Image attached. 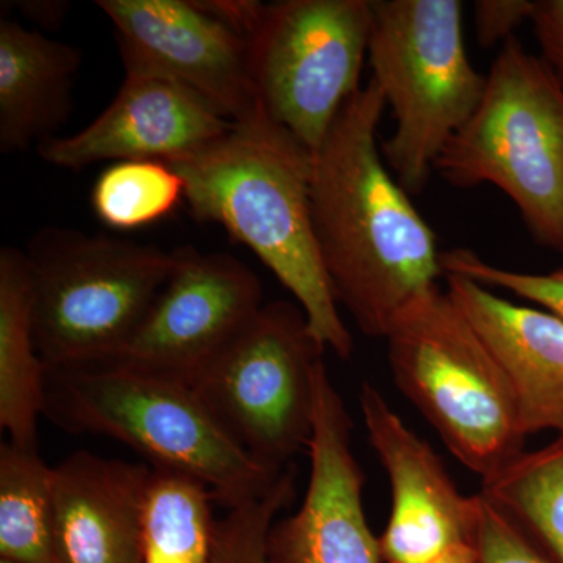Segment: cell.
I'll return each mask as SVG.
<instances>
[{
    "label": "cell",
    "instance_id": "1",
    "mask_svg": "<svg viewBox=\"0 0 563 563\" xmlns=\"http://www.w3.org/2000/svg\"><path fill=\"white\" fill-rule=\"evenodd\" d=\"M385 107L374 79L352 96L313 152L310 191L314 243L333 296L373 339H385L444 276L435 232L377 143Z\"/></svg>",
    "mask_w": 563,
    "mask_h": 563
},
{
    "label": "cell",
    "instance_id": "2",
    "mask_svg": "<svg viewBox=\"0 0 563 563\" xmlns=\"http://www.w3.org/2000/svg\"><path fill=\"white\" fill-rule=\"evenodd\" d=\"M192 220L221 225L295 296L314 339L342 361L354 340L322 266L312 225L313 152L261 107L224 136L168 163Z\"/></svg>",
    "mask_w": 563,
    "mask_h": 563
},
{
    "label": "cell",
    "instance_id": "3",
    "mask_svg": "<svg viewBox=\"0 0 563 563\" xmlns=\"http://www.w3.org/2000/svg\"><path fill=\"white\" fill-rule=\"evenodd\" d=\"M43 415L201 481L228 510L265 496L291 466L268 468L244 453L188 385L117 366L46 368Z\"/></svg>",
    "mask_w": 563,
    "mask_h": 563
},
{
    "label": "cell",
    "instance_id": "4",
    "mask_svg": "<svg viewBox=\"0 0 563 563\" xmlns=\"http://www.w3.org/2000/svg\"><path fill=\"white\" fill-rule=\"evenodd\" d=\"M433 172L454 187L498 188L533 242L563 254V85L553 68L510 36Z\"/></svg>",
    "mask_w": 563,
    "mask_h": 563
},
{
    "label": "cell",
    "instance_id": "5",
    "mask_svg": "<svg viewBox=\"0 0 563 563\" xmlns=\"http://www.w3.org/2000/svg\"><path fill=\"white\" fill-rule=\"evenodd\" d=\"M385 340L396 387L483 483L525 453L512 384L448 291L413 302Z\"/></svg>",
    "mask_w": 563,
    "mask_h": 563
},
{
    "label": "cell",
    "instance_id": "6",
    "mask_svg": "<svg viewBox=\"0 0 563 563\" xmlns=\"http://www.w3.org/2000/svg\"><path fill=\"white\" fill-rule=\"evenodd\" d=\"M25 255L46 368L102 365L120 354L177 265L176 250L69 228L41 229Z\"/></svg>",
    "mask_w": 563,
    "mask_h": 563
},
{
    "label": "cell",
    "instance_id": "7",
    "mask_svg": "<svg viewBox=\"0 0 563 563\" xmlns=\"http://www.w3.org/2000/svg\"><path fill=\"white\" fill-rule=\"evenodd\" d=\"M372 9V79L395 118L380 152L404 190L417 196L479 106L487 76L466 54L461 0H373Z\"/></svg>",
    "mask_w": 563,
    "mask_h": 563
},
{
    "label": "cell",
    "instance_id": "8",
    "mask_svg": "<svg viewBox=\"0 0 563 563\" xmlns=\"http://www.w3.org/2000/svg\"><path fill=\"white\" fill-rule=\"evenodd\" d=\"M324 351L298 303H263L190 388L244 453L268 468L284 470L309 450L314 373Z\"/></svg>",
    "mask_w": 563,
    "mask_h": 563
},
{
    "label": "cell",
    "instance_id": "9",
    "mask_svg": "<svg viewBox=\"0 0 563 563\" xmlns=\"http://www.w3.org/2000/svg\"><path fill=\"white\" fill-rule=\"evenodd\" d=\"M373 0L262 3L247 32L252 79L262 106L307 150L317 152L361 90Z\"/></svg>",
    "mask_w": 563,
    "mask_h": 563
},
{
    "label": "cell",
    "instance_id": "10",
    "mask_svg": "<svg viewBox=\"0 0 563 563\" xmlns=\"http://www.w3.org/2000/svg\"><path fill=\"white\" fill-rule=\"evenodd\" d=\"M177 265L117 366L190 387L195 377L254 320L261 279L233 255L177 247Z\"/></svg>",
    "mask_w": 563,
    "mask_h": 563
},
{
    "label": "cell",
    "instance_id": "11",
    "mask_svg": "<svg viewBox=\"0 0 563 563\" xmlns=\"http://www.w3.org/2000/svg\"><path fill=\"white\" fill-rule=\"evenodd\" d=\"M96 5L113 24L125 74L177 81L232 122L261 109L247 41L198 0H98Z\"/></svg>",
    "mask_w": 563,
    "mask_h": 563
},
{
    "label": "cell",
    "instance_id": "12",
    "mask_svg": "<svg viewBox=\"0 0 563 563\" xmlns=\"http://www.w3.org/2000/svg\"><path fill=\"white\" fill-rule=\"evenodd\" d=\"M352 420L322 361L314 373L310 479L301 507L273 525V563H384L363 507L365 476L351 443Z\"/></svg>",
    "mask_w": 563,
    "mask_h": 563
},
{
    "label": "cell",
    "instance_id": "13",
    "mask_svg": "<svg viewBox=\"0 0 563 563\" xmlns=\"http://www.w3.org/2000/svg\"><path fill=\"white\" fill-rule=\"evenodd\" d=\"M363 424L391 488L379 536L384 563H433L472 543L477 495H462L431 444L402 421L372 384L358 393Z\"/></svg>",
    "mask_w": 563,
    "mask_h": 563
},
{
    "label": "cell",
    "instance_id": "14",
    "mask_svg": "<svg viewBox=\"0 0 563 563\" xmlns=\"http://www.w3.org/2000/svg\"><path fill=\"white\" fill-rule=\"evenodd\" d=\"M232 125L177 81L125 74L113 101L91 124L73 135L43 141L38 154L70 172L107 161L172 163L221 139Z\"/></svg>",
    "mask_w": 563,
    "mask_h": 563
},
{
    "label": "cell",
    "instance_id": "15",
    "mask_svg": "<svg viewBox=\"0 0 563 563\" xmlns=\"http://www.w3.org/2000/svg\"><path fill=\"white\" fill-rule=\"evenodd\" d=\"M151 465L77 451L54 468L57 563H146L143 510Z\"/></svg>",
    "mask_w": 563,
    "mask_h": 563
},
{
    "label": "cell",
    "instance_id": "16",
    "mask_svg": "<svg viewBox=\"0 0 563 563\" xmlns=\"http://www.w3.org/2000/svg\"><path fill=\"white\" fill-rule=\"evenodd\" d=\"M446 291L483 336L512 384L526 437L563 435V320L539 307L507 301L457 274Z\"/></svg>",
    "mask_w": 563,
    "mask_h": 563
},
{
    "label": "cell",
    "instance_id": "17",
    "mask_svg": "<svg viewBox=\"0 0 563 563\" xmlns=\"http://www.w3.org/2000/svg\"><path fill=\"white\" fill-rule=\"evenodd\" d=\"M80 49L0 18V151L54 139L73 111Z\"/></svg>",
    "mask_w": 563,
    "mask_h": 563
},
{
    "label": "cell",
    "instance_id": "18",
    "mask_svg": "<svg viewBox=\"0 0 563 563\" xmlns=\"http://www.w3.org/2000/svg\"><path fill=\"white\" fill-rule=\"evenodd\" d=\"M46 365L33 331L31 268L25 251H0V428L10 442L36 450Z\"/></svg>",
    "mask_w": 563,
    "mask_h": 563
},
{
    "label": "cell",
    "instance_id": "19",
    "mask_svg": "<svg viewBox=\"0 0 563 563\" xmlns=\"http://www.w3.org/2000/svg\"><path fill=\"white\" fill-rule=\"evenodd\" d=\"M143 510L146 563H209L213 493L188 474L151 466Z\"/></svg>",
    "mask_w": 563,
    "mask_h": 563
},
{
    "label": "cell",
    "instance_id": "20",
    "mask_svg": "<svg viewBox=\"0 0 563 563\" xmlns=\"http://www.w3.org/2000/svg\"><path fill=\"white\" fill-rule=\"evenodd\" d=\"M0 558L57 563L54 553V468L36 450L0 446Z\"/></svg>",
    "mask_w": 563,
    "mask_h": 563
},
{
    "label": "cell",
    "instance_id": "21",
    "mask_svg": "<svg viewBox=\"0 0 563 563\" xmlns=\"http://www.w3.org/2000/svg\"><path fill=\"white\" fill-rule=\"evenodd\" d=\"M481 493L498 504L539 543L554 563H563V435L525 451Z\"/></svg>",
    "mask_w": 563,
    "mask_h": 563
},
{
    "label": "cell",
    "instance_id": "22",
    "mask_svg": "<svg viewBox=\"0 0 563 563\" xmlns=\"http://www.w3.org/2000/svg\"><path fill=\"white\" fill-rule=\"evenodd\" d=\"M185 202V185L168 163L118 162L91 191L96 217L114 231H135L172 214Z\"/></svg>",
    "mask_w": 563,
    "mask_h": 563
},
{
    "label": "cell",
    "instance_id": "23",
    "mask_svg": "<svg viewBox=\"0 0 563 563\" xmlns=\"http://www.w3.org/2000/svg\"><path fill=\"white\" fill-rule=\"evenodd\" d=\"M296 495V470L291 465L279 483L262 498L242 504L217 520L209 563H273L268 536L277 514Z\"/></svg>",
    "mask_w": 563,
    "mask_h": 563
},
{
    "label": "cell",
    "instance_id": "24",
    "mask_svg": "<svg viewBox=\"0 0 563 563\" xmlns=\"http://www.w3.org/2000/svg\"><path fill=\"white\" fill-rule=\"evenodd\" d=\"M442 268L443 274H457L484 287L512 292L563 320V265L547 274L514 272L490 265L472 250L455 247L442 252Z\"/></svg>",
    "mask_w": 563,
    "mask_h": 563
},
{
    "label": "cell",
    "instance_id": "25",
    "mask_svg": "<svg viewBox=\"0 0 563 563\" xmlns=\"http://www.w3.org/2000/svg\"><path fill=\"white\" fill-rule=\"evenodd\" d=\"M472 544L476 563H554L506 510L481 492Z\"/></svg>",
    "mask_w": 563,
    "mask_h": 563
},
{
    "label": "cell",
    "instance_id": "26",
    "mask_svg": "<svg viewBox=\"0 0 563 563\" xmlns=\"http://www.w3.org/2000/svg\"><path fill=\"white\" fill-rule=\"evenodd\" d=\"M533 0H477L473 3L477 41L483 47L506 43L515 29L531 21Z\"/></svg>",
    "mask_w": 563,
    "mask_h": 563
},
{
    "label": "cell",
    "instance_id": "27",
    "mask_svg": "<svg viewBox=\"0 0 563 563\" xmlns=\"http://www.w3.org/2000/svg\"><path fill=\"white\" fill-rule=\"evenodd\" d=\"M531 24L543 60L563 85V0H533Z\"/></svg>",
    "mask_w": 563,
    "mask_h": 563
},
{
    "label": "cell",
    "instance_id": "28",
    "mask_svg": "<svg viewBox=\"0 0 563 563\" xmlns=\"http://www.w3.org/2000/svg\"><path fill=\"white\" fill-rule=\"evenodd\" d=\"M20 5L25 16L44 27H55L68 10V3L62 2H21Z\"/></svg>",
    "mask_w": 563,
    "mask_h": 563
},
{
    "label": "cell",
    "instance_id": "29",
    "mask_svg": "<svg viewBox=\"0 0 563 563\" xmlns=\"http://www.w3.org/2000/svg\"><path fill=\"white\" fill-rule=\"evenodd\" d=\"M433 563H476V553L472 543L461 544Z\"/></svg>",
    "mask_w": 563,
    "mask_h": 563
},
{
    "label": "cell",
    "instance_id": "30",
    "mask_svg": "<svg viewBox=\"0 0 563 563\" xmlns=\"http://www.w3.org/2000/svg\"><path fill=\"white\" fill-rule=\"evenodd\" d=\"M0 563H20V562H14V561H10V559L0 558Z\"/></svg>",
    "mask_w": 563,
    "mask_h": 563
}]
</instances>
